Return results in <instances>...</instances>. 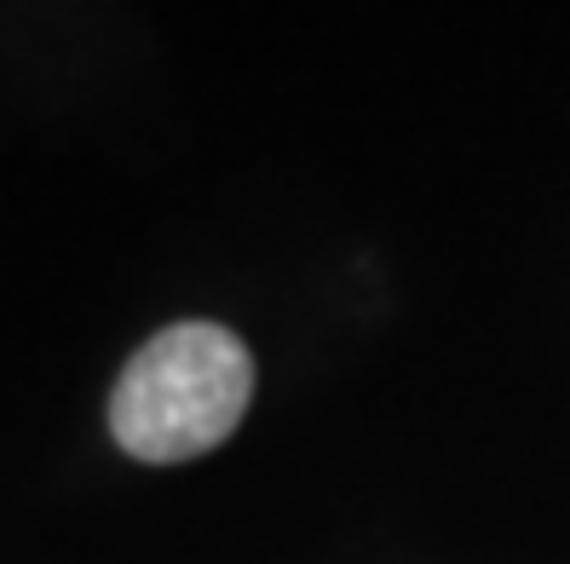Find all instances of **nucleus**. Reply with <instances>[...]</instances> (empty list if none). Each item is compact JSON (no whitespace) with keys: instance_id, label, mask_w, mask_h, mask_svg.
I'll return each instance as SVG.
<instances>
[{"instance_id":"nucleus-1","label":"nucleus","mask_w":570,"mask_h":564,"mask_svg":"<svg viewBox=\"0 0 570 564\" xmlns=\"http://www.w3.org/2000/svg\"><path fill=\"white\" fill-rule=\"evenodd\" d=\"M248 392V346L219 323H179L127 357L110 392V433L132 461H190L237 433Z\"/></svg>"}]
</instances>
